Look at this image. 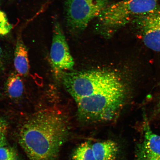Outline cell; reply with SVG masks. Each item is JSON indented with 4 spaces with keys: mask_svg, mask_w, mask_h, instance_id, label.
Returning <instances> with one entry per match:
<instances>
[{
    "mask_svg": "<svg viewBox=\"0 0 160 160\" xmlns=\"http://www.w3.org/2000/svg\"><path fill=\"white\" fill-rule=\"evenodd\" d=\"M71 130L65 112L47 108L25 120L19 128L18 139L29 160H57Z\"/></svg>",
    "mask_w": 160,
    "mask_h": 160,
    "instance_id": "obj_1",
    "label": "cell"
},
{
    "mask_svg": "<svg viewBox=\"0 0 160 160\" xmlns=\"http://www.w3.org/2000/svg\"><path fill=\"white\" fill-rule=\"evenodd\" d=\"M129 91L127 85L75 99L78 118L87 123L113 121L124 106Z\"/></svg>",
    "mask_w": 160,
    "mask_h": 160,
    "instance_id": "obj_2",
    "label": "cell"
},
{
    "mask_svg": "<svg viewBox=\"0 0 160 160\" xmlns=\"http://www.w3.org/2000/svg\"><path fill=\"white\" fill-rule=\"evenodd\" d=\"M158 0H122L109 5L98 17L96 30L106 38L135 19L158 9Z\"/></svg>",
    "mask_w": 160,
    "mask_h": 160,
    "instance_id": "obj_3",
    "label": "cell"
},
{
    "mask_svg": "<svg viewBox=\"0 0 160 160\" xmlns=\"http://www.w3.org/2000/svg\"><path fill=\"white\" fill-rule=\"evenodd\" d=\"M60 77L75 100L128 85L118 74L106 70L64 72Z\"/></svg>",
    "mask_w": 160,
    "mask_h": 160,
    "instance_id": "obj_4",
    "label": "cell"
},
{
    "mask_svg": "<svg viewBox=\"0 0 160 160\" xmlns=\"http://www.w3.org/2000/svg\"><path fill=\"white\" fill-rule=\"evenodd\" d=\"M64 5L68 29L72 35L77 36L109 4V0H64Z\"/></svg>",
    "mask_w": 160,
    "mask_h": 160,
    "instance_id": "obj_5",
    "label": "cell"
},
{
    "mask_svg": "<svg viewBox=\"0 0 160 160\" xmlns=\"http://www.w3.org/2000/svg\"><path fill=\"white\" fill-rule=\"evenodd\" d=\"M50 58L54 69L60 76L65 71L73 69L74 61L62 28L57 21L54 23Z\"/></svg>",
    "mask_w": 160,
    "mask_h": 160,
    "instance_id": "obj_6",
    "label": "cell"
},
{
    "mask_svg": "<svg viewBox=\"0 0 160 160\" xmlns=\"http://www.w3.org/2000/svg\"><path fill=\"white\" fill-rule=\"evenodd\" d=\"M132 23L144 44L160 54V9L138 18Z\"/></svg>",
    "mask_w": 160,
    "mask_h": 160,
    "instance_id": "obj_7",
    "label": "cell"
},
{
    "mask_svg": "<svg viewBox=\"0 0 160 160\" xmlns=\"http://www.w3.org/2000/svg\"><path fill=\"white\" fill-rule=\"evenodd\" d=\"M143 119V137L136 145L135 160H160V136L152 131L145 112Z\"/></svg>",
    "mask_w": 160,
    "mask_h": 160,
    "instance_id": "obj_8",
    "label": "cell"
},
{
    "mask_svg": "<svg viewBox=\"0 0 160 160\" xmlns=\"http://www.w3.org/2000/svg\"><path fill=\"white\" fill-rule=\"evenodd\" d=\"M14 65L16 72L20 76L27 77L29 72L28 53L27 47L21 37H18L15 45Z\"/></svg>",
    "mask_w": 160,
    "mask_h": 160,
    "instance_id": "obj_9",
    "label": "cell"
},
{
    "mask_svg": "<svg viewBox=\"0 0 160 160\" xmlns=\"http://www.w3.org/2000/svg\"><path fill=\"white\" fill-rule=\"evenodd\" d=\"M92 147L96 160H115L119 152L118 145L112 140L98 142Z\"/></svg>",
    "mask_w": 160,
    "mask_h": 160,
    "instance_id": "obj_10",
    "label": "cell"
},
{
    "mask_svg": "<svg viewBox=\"0 0 160 160\" xmlns=\"http://www.w3.org/2000/svg\"><path fill=\"white\" fill-rule=\"evenodd\" d=\"M21 76L15 72L11 74L6 81L5 92L12 99H19L23 95L24 86Z\"/></svg>",
    "mask_w": 160,
    "mask_h": 160,
    "instance_id": "obj_11",
    "label": "cell"
},
{
    "mask_svg": "<svg viewBox=\"0 0 160 160\" xmlns=\"http://www.w3.org/2000/svg\"><path fill=\"white\" fill-rule=\"evenodd\" d=\"M72 160H96L92 144L89 142L82 143L73 152Z\"/></svg>",
    "mask_w": 160,
    "mask_h": 160,
    "instance_id": "obj_12",
    "label": "cell"
},
{
    "mask_svg": "<svg viewBox=\"0 0 160 160\" xmlns=\"http://www.w3.org/2000/svg\"><path fill=\"white\" fill-rule=\"evenodd\" d=\"M0 160H19L17 154L12 148L5 147L0 148Z\"/></svg>",
    "mask_w": 160,
    "mask_h": 160,
    "instance_id": "obj_13",
    "label": "cell"
},
{
    "mask_svg": "<svg viewBox=\"0 0 160 160\" xmlns=\"http://www.w3.org/2000/svg\"><path fill=\"white\" fill-rule=\"evenodd\" d=\"M11 28L5 14L0 11V36L7 35Z\"/></svg>",
    "mask_w": 160,
    "mask_h": 160,
    "instance_id": "obj_14",
    "label": "cell"
},
{
    "mask_svg": "<svg viewBox=\"0 0 160 160\" xmlns=\"http://www.w3.org/2000/svg\"><path fill=\"white\" fill-rule=\"evenodd\" d=\"M8 129L7 122L2 118L0 117V137L5 136Z\"/></svg>",
    "mask_w": 160,
    "mask_h": 160,
    "instance_id": "obj_15",
    "label": "cell"
},
{
    "mask_svg": "<svg viewBox=\"0 0 160 160\" xmlns=\"http://www.w3.org/2000/svg\"><path fill=\"white\" fill-rule=\"evenodd\" d=\"M152 115L153 117L160 116V95L156 100L153 107Z\"/></svg>",
    "mask_w": 160,
    "mask_h": 160,
    "instance_id": "obj_16",
    "label": "cell"
},
{
    "mask_svg": "<svg viewBox=\"0 0 160 160\" xmlns=\"http://www.w3.org/2000/svg\"><path fill=\"white\" fill-rule=\"evenodd\" d=\"M7 141L5 136L0 137V148L7 146Z\"/></svg>",
    "mask_w": 160,
    "mask_h": 160,
    "instance_id": "obj_17",
    "label": "cell"
},
{
    "mask_svg": "<svg viewBox=\"0 0 160 160\" xmlns=\"http://www.w3.org/2000/svg\"><path fill=\"white\" fill-rule=\"evenodd\" d=\"M3 53L2 50L0 47V69L1 68L3 65Z\"/></svg>",
    "mask_w": 160,
    "mask_h": 160,
    "instance_id": "obj_18",
    "label": "cell"
},
{
    "mask_svg": "<svg viewBox=\"0 0 160 160\" xmlns=\"http://www.w3.org/2000/svg\"><path fill=\"white\" fill-rule=\"evenodd\" d=\"M0 95H1V93H0Z\"/></svg>",
    "mask_w": 160,
    "mask_h": 160,
    "instance_id": "obj_19",
    "label": "cell"
}]
</instances>
